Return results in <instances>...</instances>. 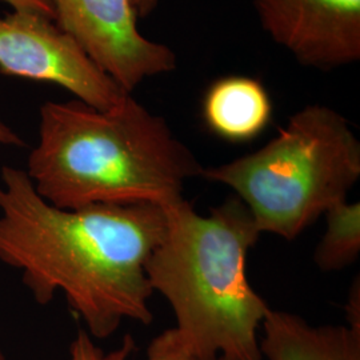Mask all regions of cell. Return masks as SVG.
Listing matches in <instances>:
<instances>
[{
    "instance_id": "cell-17",
    "label": "cell",
    "mask_w": 360,
    "mask_h": 360,
    "mask_svg": "<svg viewBox=\"0 0 360 360\" xmlns=\"http://www.w3.org/2000/svg\"><path fill=\"white\" fill-rule=\"evenodd\" d=\"M0 360H7L6 359V356H4V354H3V351L0 349Z\"/></svg>"
},
{
    "instance_id": "cell-1",
    "label": "cell",
    "mask_w": 360,
    "mask_h": 360,
    "mask_svg": "<svg viewBox=\"0 0 360 360\" xmlns=\"http://www.w3.org/2000/svg\"><path fill=\"white\" fill-rule=\"evenodd\" d=\"M0 262L22 274L41 306L63 292L89 328L105 339L126 319L150 324L146 262L165 236L163 207L91 205L65 210L39 196L25 169L4 166Z\"/></svg>"
},
{
    "instance_id": "cell-12",
    "label": "cell",
    "mask_w": 360,
    "mask_h": 360,
    "mask_svg": "<svg viewBox=\"0 0 360 360\" xmlns=\"http://www.w3.org/2000/svg\"><path fill=\"white\" fill-rule=\"evenodd\" d=\"M71 360H101L103 351L94 345L91 336L86 331H79L70 347Z\"/></svg>"
},
{
    "instance_id": "cell-11",
    "label": "cell",
    "mask_w": 360,
    "mask_h": 360,
    "mask_svg": "<svg viewBox=\"0 0 360 360\" xmlns=\"http://www.w3.org/2000/svg\"><path fill=\"white\" fill-rule=\"evenodd\" d=\"M135 351V340L126 335L122 347L102 355L101 360H127ZM148 360H210L202 356L179 330L171 328L158 335L147 348Z\"/></svg>"
},
{
    "instance_id": "cell-6",
    "label": "cell",
    "mask_w": 360,
    "mask_h": 360,
    "mask_svg": "<svg viewBox=\"0 0 360 360\" xmlns=\"http://www.w3.org/2000/svg\"><path fill=\"white\" fill-rule=\"evenodd\" d=\"M50 1L56 25L126 92L131 94L147 77L176 68L175 52L139 32L134 0Z\"/></svg>"
},
{
    "instance_id": "cell-5",
    "label": "cell",
    "mask_w": 360,
    "mask_h": 360,
    "mask_svg": "<svg viewBox=\"0 0 360 360\" xmlns=\"http://www.w3.org/2000/svg\"><path fill=\"white\" fill-rule=\"evenodd\" d=\"M0 72L59 84L102 111L129 95L55 20L38 13L0 16Z\"/></svg>"
},
{
    "instance_id": "cell-16",
    "label": "cell",
    "mask_w": 360,
    "mask_h": 360,
    "mask_svg": "<svg viewBox=\"0 0 360 360\" xmlns=\"http://www.w3.org/2000/svg\"><path fill=\"white\" fill-rule=\"evenodd\" d=\"M159 0H134V7L136 15L141 18H146L153 13L158 6Z\"/></svg>"
},
{
    "instance_id": "cell-10",
    "label": "cell",
    "mask_w": 360,
    "mask_h": 360,
    "mask_svg": "<svg viewBox=\"0 0 360 360\" xmlns=\"http://www.w3.org/2000/svg\"><path fill=\"white\" fill-rule=\"evenodd\" d=\"M327 230L314 252V262L324 272L347 269L360 252V203L342 202L326 214Z\"/></svg>"
},
{
    "instance_id": "cell-8",
    "label": "cell",
    "mask_w": 360,
    "mask_h": 360,
    "mask_svg": "<svg viewBox=\"0 0 360 360\" xmlns=\"http://www.w3.org/2000/svg\"><path fill=\"white\" fill-rule=\"evenodd\" d=\"M259 343L269 360H360V331L348 326L314 327L299 315L269 309Z\"/></svg>"
},
{
    "instance_id": "cell-15",
    "label": "cell",
    "mask_w": 360,
    "mask_h": 360,
    "mask_svg": "<svg viewBox=\"0 0 360 360\" xmlns=\"http://www.w3.org/2000/svg\"><path fill=\"white\" fill-rule=\"evenodd\" d=\"M0 144L23 147L26 143L13 129H10L7 124L0 122Z\"/></svg>"
},
{
    "instance_id": "cell-9",
    "label": "cell",
    "mask_w": 360,
    "mask_h": 360,
    "mask_svg": "<svg viewBox=\"0 0 360 360\" xmlns=\"http://www.w3.org/2000/svg\"><path fill=\"white\" fill-rule=\"evenodd\" d=\"M272 115L270 96L252 77H229L215 82L205 96L208 129L230 142H247L267 127Z\"/></svg>"
},
{
    "instance_id": "cell-14",
    "label": "cell",
    "mask_w": 360,
    "mask_h": 360,
    "mask_svg": "<svg viewBox=\"0 0 360 360\" xmlns=\"http://www.w3.org/2000/svg\"><path fill=\"white\" fill-rule=\"evenodd\" d=\"M346 319L348 327L355 331H360V281L359 276L354 281L352 287L348 294V302L346 304Z\"/></svg>"
},
{
    "instance_id": "cell-13",
    "label": "cell",
    "mask_w": 360,
    "mask_h": 360,
    "mask_svg": "<svg viewBox=\"0 0 360 360\" xmlns=\"http://www.w3.org/2000/svg\"><path fill=\"white\" fill-rule=\"evenodd\" d=\"M15 11L20 13H38L52 20H56L55 10L50 0H4Z\"/></svg>"
},
{
    "instance_id": "cell-4",
    "label": "cell",
    "mask_w": 360,
    "mask_h": 360,
    "mask_svg": "<svg viewBox=\"0 0 360 360\" xmlns=\"http://www.w3.org/2000/svg\"><path fill=\"white\" fill-rule=\"evenodd\" d=\"M202 176L232 188L260 233L294 240L347 200L360 178V142L345 116L312 104L255 153L203 168Z\"/></svg>"
},
{
    "instance_id": "cell-18",
    "label": "cell",
    "mask_w": 360,
    "mask_h": 360,
    "mask_svg": "<svg viewBox=\"0 0 360 360\" xmlns=\"http://www.w3.org/2000/svg\"><path fill=\"white\" fill-rule=\"evenodd\" d=\"M217 360H229L227 358H224V356H219L218 359Z\"/></svg>"
},
{
    "instance_id": "cell-7",
    "label": "cell",
    "mask_w": 360,
    "mask_h": 360,
    "mask_svg": "<svg viewBox=\"0 0 360 360\" xmlns=\"http://www.w3.org/2000/svg\"><path fill=\"white\" fill-rule=\"evenodd\" d=\"M275 43L302 65L333 70L360 59V0H254Z\"/></svg>"
},
{
    "instance_id": "cell-2",
    "label": "cell",
    "mask_w": 360,
    "mask_h": 360,
    "mask_svg": "<svg viewBox=\"0 0 360 360\" xmlns=\"http://www.w3.org/2000/svg\"><path fill=\"white\" fill-rule=\"evenodd\" d=\"M27 175L50 205L151 203L167 207L183 198L184 183L203 167L165 117L131 94L110 110L80 101L40 107L39 143Z\"/></svg>"
},
{
    "instance_id": "cell-3",
    "label": "cell",
    "mask_w": 360,
    "mask_h": 360,
    "mask_svg": "<svg viewBox=\"0 0 360 360\" xmlns=\"http://www.w3.org/2000/svg\"><path fill=\"white\" fill-rule=\"evenodd\" d=\"M163 210L166 232L144 269L151 290L167 299L176 328L202 356L262 360L257 330L270 307L245 274L262 235L251 212L238 196L207 217L186 199Z\"/></svg>"
}]
</instances>
